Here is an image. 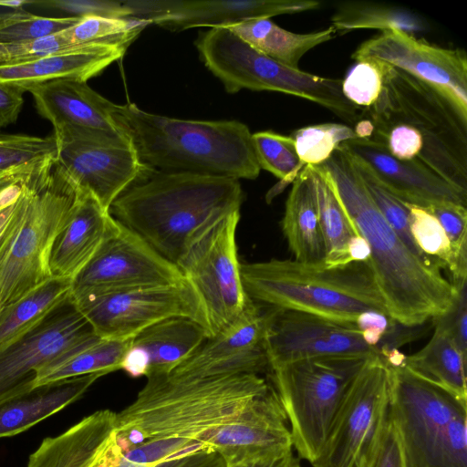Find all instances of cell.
Instances as JSON below:
<instances>
[{"mask_svg": "<svg viewBox=\"0 0 467 467\" xmlns=\"http://www.w3.org/2000/svg\"><path fill=\"white\" fill-rule=\"evenodd\" d=\"M325 173L358 234L368 244V260L389 316L415 327L447 315L457 290L441 273L413 254L385 220L348 153L339 146L324 163Z\"/></svg>", "mask_w": 467, "mask_h": 467, "instance_id": "1", "label": "cell"}, {"mask_svg": "<svg viewBox=\"0 0 467 467\" xmlns=\"http://www.w3.org/2000/svg\"><path fill=\"white\" fill-rule=\"evenodd\" d=\"M135 400L116 414L117 441L129 451L154 439L200 442L241 417L270 389L256 374L209 378L150 376Z\"/></svg>", "mask_w": 467, "mask_h": 467, "instance_id": "2", "label": "cell"}, {"mask_svg": "<svg viewBox=\"0 0 467 467\" xmlns=\"http://www.w3.org/2000/svg\"><path fill=\"white\" fill-rule=\"evenodd\" d=\"M239 180L148 169L109 213L177 265L192 244L227 215L240 212Z\"/></svg>", "mask_w": 467, "mask_h": 467, "instance_id": "3", "label": "cell"}, {"mask_svg": "<svg viewBox=\"0 0 467 467\" xmlns=\"http://www.w3.org/2000/svg\"><path fill=\"white\" fill-rule=\"evenodd\" d=\"M113 119L140 162L163 172L254 180L260 173L252 133L237 120H189L115 104Z\"/></svg>", "mask_w": 467, "mask_h": 467, "instance_id": "4", "label": "cell"}, {"mask_svg": "<svg viewBox=\"0 0 467 467\" xmlns=\"http://www.w3.org/2000/svg\"><path fill=\"white\" fill-rule=\"evenodd\" d=\"M247 296L254 302L346 323L359 314L389 316L367 262L328 267L324 263L271 259L241 264Z\"/></svg>", "mask_w": 467, "mask_h": 467, "instance_id": "5", "label": "cell"}, {"mask_svg": "<svg viewBox=\"0 0 467 467\" xmlns=\"http://www.w3.org/2000/svg\"><path fill=\"white\" fill-rule=\"evenodd\" d=\"M389 370V418L406 467H467V401L404 362Z\"/></svg>", "mask_w": 467, "mask_h": 467, "instance_id": "6", "label": "cell"}, {"mask_svg": "<svg viewBox=\"0 0 467 467\" xmlns=\"http://www.w3.org/2000/svg\"><path fill=\"white\" fill-rule=\"evenodd\" d=\"M375 61L382 74V89L372 106L362 109L361 117L412 127L424 141L422 163L467 192V119L431 85Z\"/></svg>", "mask_w": 467, "mask_h": 467, "instance_id": "7", "label": "cell"}, {"mask_svg": "<svg viewBox=\"0 0 467 467\" xmlns=\"http://www.w3.org/2000/svg\"><path fill=\"white\" fill-rule=\"evenodd\" d=\"M195 47L228 93L243 88L278 91L317 103L349 124L360 119L362 109L346 99L341 79L288 67L256 51L226 27L200 33Z\"/></svg>", "mask_w": 467, "mask_h": 467, "instance_id": "8", "label": "cell"}, {"mask_svg": "<svg viewBox=\"0 0 467 467\" xmlns=\"http://www.w3.org/2000/svg\"><path fill=\"white\" fill-rule=\"evenodd\" d=\"M370 357L322 356L268 371L301 459L312 462L317 457L348 390Z\"/></svg>", "mask_w": 467, "mask_h": 467, "instance_id": "9", "label": "cell"}, {"mask_svg": "<svg viewBox=\"0 0 467 467\" xmlns=\"http://www.w3.org/2000/svg\"><path fill=\"white\" fill-rule=\"evenodd\" d=\"M78 188L57 161L33 195L20 229L0 264V311L52 278L50 253L65 226Z\"/></svg>", "mask_w": 467, "mask_h": 467, "instance_id": "10", "label": "cell"}, {"mask_svg": "<svg viewBox=\"0 0 467 467\" xmlns=\"http://www.w3.org/2000/svg\"><path fill=\"white\" fill-rule=\"evenodd\" d=\"M389 415V370L370 357L348 390L312 467H368Z\"/></svg>", "mask_w": 467, "mask_h": 467, "instance_id": "11", "label": "cell"}, {"mask_svg": "<svg viewBox=\"0 0 467 467\" xmlns=\"http://www.w3.org/2000/svg\"><path fill=\"white\" fill-rule=\"evenodd\" d=\"M75 308L102 338L130 339L161 320L183 317L210 334L202 300L185 280L180 284L111 293H70Z\"/></svg>", "mask_w": 467, "mask_h": 467, "instance_id": "12", "label": "cell"}, {"mask_svg": "<svg viewBox=\"0 0 467 467\" xmlns=\"http://www.w3.org/2000/svg\"><path fill=\"white\" fill-rule=\"evenodd\" d=\"M239 219L240 212L222 219L195 242L177 264L202 300L211 337L232 323L249 300L238 260Z\"/></svg>", "mask_w": 467, "mask_h": 467, "instance_id": "13", "label": "cell"}, {"mask_svg": "<svg viewBox=\"0 0 467 467\" xmlns=\"http://www.w3.org/2000/svg\"><path fill=\"white\" fill-rule=\"evenodd\" d=\"M179 267L112 218L99 248L73 278L70 293H111L184 282Z\"/></svg>", "mask_w": 467, "mask_h": 467, "instance_id": "14", "label": "cell"}, {"mask_svg": "<svg viewBox=\"0 0 467 467\" xmlns=\"http://www.w3.org/2000/svg\"><path fill=\"white\" fill-rule=\"evenodd\" d=\"M96 336L68 298L0 349V403L33 389L39 369Z\"/></svg>", "mask_w": 467, "mask_h": 467, "instance_id": "15", "label": "cell"}, {"mask_svg": "<svg viewBox=\"0 0 467 467\" xmlns=\"http://www.w3.org/2000/svg\"><path fill=\"white\" fill-rule=\"evenodd\" d=\"M264 346L268 371L322 356H383L368 346L355 323L339 322L295 310L266 307Z\"/></svg>", "mask_w": 467, "mask_h": 467, "instance_id": "16", "label": "cell"}, {"mask_svg": "<svg viewBox=\"0 0 467 467\" xmlns=\"http://www.w3.org/2000/svg\"><path fill=\"white\" fill-rule=\"evenodd\" d=\"M351 57L356 61H381L422 80L467 119V58L463 50L444 48L394 29L363 42Z\"/></svg>", "mask_w": 467, "mask_h": 467, "instance_id": "17", "label": "cell"}, {"mask_svg": "<svg viewBox=\"0 0 467 467\" xmlns=\"http://www.w3.org/2000/svg\"><path fill=\"white\" fill-rule=\"evenodd\" d=\"M57 145V163L74 185L109 211L149 169L140 162L126 135L83 136Z\"/></svg>", "mask_w": 467, "mask_h": 467, "instance_id": "18", "label": "cell"}, {"mask_svg": "<svg viewBox=\"0 0 467 467\" xmlns=\"http://www.w3.org/2000/svg\"><path fill=\"white\" fill-rule=\"evenodd\" d=\"M266 308L249 300L228 326L207 338L170 374L180 378H209L268 371L264 346Z\"/></svg>", "mask_w": 467, "mask_h": 467, "instance_id": "19", "label": "cell"}, {"mask_svg": "<svg viewBox=\"0 0 467 467\" xmlns=\"http://www.w3.org/2000/svg\"><path fill=\"white\" fill-rule=\"evenodd\" d=\"M133 18L171 31L192 27H227L256 18H270L319 8L313 0H128Z\"/></svg>", "mask_w": 467, "mask_h": 467, "instance_id": "20", "label": "cell"}, {"mask_svg": "<svg viewBox=\"0 0 467 467\" xmlns=\"http://www.w3.org/2000/svg\"><path fill=\"white\" fill-rule=\"evenodd\" d=\"M40 116L53 126L57 144L83 136H125L113 119L115 103L86 81L58 79L31 87Z\"/></svg>", "mask_w": 467, "mask_h": 467, "instance_id": "21", "label": "cell"}, {"mask_svg": "<svg viewBox=\"0 0 467 467\" xmlns=\"http://www.w3.org/2000/svg\"><path fill=\"white\" fill-rule=\"evenodd\" d=\"M203 444L220 453L226 464L293 451L287 418L272 385L241 417L219 427Z\"/></svg>", "mask_w": 467, "mask_h": 467, "instance_id": "22", "label": "cell"}, {"mask_svg": "<svg viewBox=\"0 0 467 467\" xmlns=\"http://www.w3.org/2000/svg\"><path fill=\"white\" fill-rule=\"evenodd\" d=\"M339 147L365 162L389 192L407 203L421 208L442 202L467 205V192L419 161L395 158L379 143L355 138Z\"/></svg>", "mask_w": 467, "mask_h": 467, "instance_id": "23", "label": "cell"}, {"mask_svg": "<svg viewBox=\"0 0 467 467\" xmlns=\"http://www.w3.org/2000/svg\"><path fill=\"white\" fill-rule=\"evenodd\" d=\"M116 414L97 410L59 435L44 439L26 467H119L124 451L117 442Z\"/></svg>", "mask_w": 467, "mask_h": 467, "instance_id": "24", "label": "cell"}, {"mask_svg": "<svg viewBox=\"0 0 467 467\" xmlns=\"http://www.w3.org/2000/svg\"><path fill=\"white\" fill-rule=\"evenodd\" d=\"M209 337L207 329L192 319L161 320L130 339L119 369L132 378L170 374Z\"/></svg>", "mask_w": 467, "mask_h": 467, "instance_id": "25", "label": "cell"}, {"mask_svg": "<svg viewBox=\"0 0 467 467\" xmlns=\"http://www.w3.org/2000/svg\"><path fill=\"white\" fill-rule=\"evenodd\" d=\"M126 50L104 45L80 46L29 61L0 66V83L25 93L33 86L52 80L87 82L121 58Z\"/></svg>", "mask_w": 467, "mask_h": 467, "instance_id": "26", "label": "cell"}, {"mask_svg": "<svg viewBox=\"0 0 467 467\" xmlns=\"http://www.w3.org/2000/svg\"><path fill=\"white\" fill-rule=\"evenodd\" d=\"M112 218L90 193L78 189L69 217L51 249L52 277L73 280L99 248Z\"/></svg>", "mask_w": 467, "mask_h": 467, "instance_id": "27", "label": "cell"}, {"mask_svg": "<svg viewBox=\"0 0 467 467\" xmlns=\"http://www.w3.org/2000/svg\"><path fill=\"white\" fill-rule=\"evenodd\" d=\"M101 374H88L37 386L0 403V438L28 430L75 402Z\"/></svg>", "mask_w": 467, "mask_h": 467, "instance_id": "28", "label": "cell"}, {"mask_svg": "<svg viewBox=\"0 0 467 467\" xmlns=\"http://www.w3.org/2000/svg\"><path fill=\"white\" fill-rule=\"evenodd\" d=\"M281 225L295 260L310 264L324 263L326 247L308 165L301 170L293 182Z\"/></svg>", "mask_w": 467, "mask_h": 467, "instance_id": "29", "label": "cell"}, {"mask_svg": "<svg viewBox=\"0 0 467 467\" xmlns=\"http://www.w3.org/2000/svg\"><path fill=\"white\" fill-rule=\"evenodd\" d=\"M430 341L419 351L405 356L404 364L420 377L467 401L466 357L451 330L448 314L433 319Z\"/></svg>", "mask_w": 467, "mask_h": 467, "instance_id": "30", "label": "cell"}, {"mask_svg": "<svg viewBox=\"0 0 467 467\" xmlns=\"http://www.w3.org/2000/svg\"><path fill=\"white\" fill-rule=\"evenodd\" d=\"M243 41L265 56L294 69L310 49L336 36L330 26L324 30L297 34L275 25L270 18L245 20L227 26Z\"/></svg>", "mask_w": 467, "mask_h": 467, "instance_id": "31", "label": "cell"}, {"mask_svg": "<svg viewBox=\"0 0 467 467\" xmlns=\"http://www.w3.org/2000/svg\"><path fill=\"white\" fill-rule=\"evenodd\" d=\"M130 339L96 336L39 369L34 386L88 374L104 376L116 371L119 369Z\"/></svg>", "mask_w": 467, "mask_h": 467, "instance_id": "32", "label": "cell"}, {"mask_svg": "<svg viewBox=\"0 0 467 467\" xmlns=\"http://www.w3.org/2000/svg\"><path fill=\"white\" fill-rule=\"evenodd\" d=\"M72 279L52 277L0 311V349L38 325L69 298Z\"/></svg>", "mask_w": 467, "mask_h": 467, "instance_id": "33", "label": "cell"}, {"mask_svg": "<svg viewBox=\"0 0 467 467\" xmlns=\"http://www.w3.org/2000/svg\"><path fill=\"white\" fill-rule=\"evenodd\" d=\"M308 166L326 247L324 264L328 267L349 264L348 244L358 234L323 171Z\"/></svg>", "mask_w": 467, "mask_h": 467, "instance_id": "34", "label": "cell"}, {"mask_svg": "<svg viewBox=\"0 0 467 467\" xmlns=\"http://www.w3.org/2000/svg\"><path fill=\"white\" fill-rule=\"evenodd\" d=\"M331 26L340 35L357 29L400 30L415 35L428 28L427 21L408 8L365 2L340 3L331 16Z\"/></svg>", "mask_w": 467, "mask_h": 467, "instance_id": "35", "label": "cell"}, {"mask_svg": "<svg viewBox=\"0 0 467 467\" xmlns=\"http://www.w3.org/2000/svg\"><path fill=\"white\" fill-rule=\"evenodd\" d=\"M346 152L349 156L374 203L400 239L417 257L431 265L441 268L440 264L435 259L422 253L416 245L410 232V214L407 203L389 192L376 178L365 162L352 156L348 151Z\"/></svg>", "mask_w": 467, "mask_h": 467, "instance_id": "36", "label": "cell"}, {"mask_svg": "<svg viewBox=\"0 0 467 467\" xmlns=\"http://www.w3.org/2000/svg\"><path fill=\"white\" fill-rule=\"evenodd\" d=\"M149 24L133 17L86 16L62 32L68 43L75 47L104 45L127 49Z\"/></svg>", "mask_w": 467, "mask_h": 467, "instance_id": "37", "label": "cell"}, {"mask_svg": "<svg viewBox=\"0 0 467 467\" xmlns=\"http://www.w3.org/2000/svg\"><path fill=\"white\" fill-rule=\"evenodd\" d=\"M252 140L260 169L271 172L282 183L293 182L305 167L291 136L265 130L253 133Z\"/></svg>", "mask_w": 467, "mask_h": 467, "instance_id": "38", "label": "cell"}, {"mask_svg": "<svg viewBox=\"0 0 467 467\" xmlns=\"http://www.w3.org/2000/svg\"><path fill=\"white\" fill-rule=\"evenodd\" d=\"M296 153L306 165L317 166L327 161L338 146L356 138L353 129L345 124L310 125L294 131Z\"/></svg>", "mask_w": 467, "mask_h": 467, "instance_id": "39", "label": "cell"}, {"mask_svg": "<svg viewBox=\"0 0 467 467\" xmlns=\"http://www.w3.org/2000/svg\"><path fill=\"white\" fill-rule=\"evenodd\" d=\"M81 17H47L23 8L0 13V43L25 42L59 33Z\"/></svg>", "mask_w": 467, "mask_h": 467, "instance_id": "40", "label": "cell"}, {"mask_svg": "<svg viewBox=\"0 0 467 467\" xmlns=\"http://www.w3.org/2000/svg\"><path fill=\"white\" fill-rule=\"evenodd\" d=\"M58 145L55 136L0 133V171L42 161L57 158Z\"/></svg>", "mask_w": 467, "mask_h": 467, "instance_id": "41", "label": "cell"}, {"mask_svg": "<svg viewBox=\"0 0 467 467\" xmlns=\"http://www.w3.org/2000/svg\"><path fill=\"white\" fill-rule=\"evenodd\" d=\"M407 205L410 214V232L416 245L422 253L435 259L441 268L449 270L452 263V253L442 226L424 208L410 203Z\"/></svg>", "mask_w": 467, "mask_h": 467, "instance_id": "42", "label": "cell"}, {"mask_svg": "<svg viewBox=\"0 0 467 467\" xmlns=\"http://www.w3.org/2000/svg\"><path fill=\"white\" fill-rule=\"evenodd\" d=\"M382 89V74L375 60H360L342 80L346 99L360 109L372 106Z\"/></svg>", "mask_w": 467, "mask_h": 467, "instance_id": "43", "label": "cell"}, {"mask_svg": "<svg viewBox=\"0 0 467 467\" xmlns=\"http://www.w3.org/2000/svg\"><path fill=\"white\" fill-rule=\"evenodd\" d=\"M71 47L75 46L68 43L62 31L30 41L0 43V66L29 61Z\"/></svg>", "mask_w": 467, "mask_h": 467, "instance_id": "44", "label": "cell"}, {"mask_svg": "<svg viewBox=\"0 0 467 467\" xmlns=\"http://www.w3.org/2000/svg\"><path fill=\"white\" fill-rule=\"evenodd\" d=\"M33 5L58 9L69 16H99L105 18H128L130 9L120 1L109 0H48L33 1Z\"/></svg>", "mask_w": 467, "mask_h": 467, "instance_id": "45", "label": "cell"}, {"mask_svg": "<svg viewBox=\"0 0 467 467\" xmlns=\"http://www.w3.org/2000/svg\"><path fill=\"white\" fill-rule=\"evenodd\" d=\"M368 467H406L399 434L389 418Z\"/></svg>", "mask_w": 467, "mask_h": 467, "instance_id": "46", "label": "cell"}, {"mask_svg": "<svg viewBox=\"0 0 467 467\" xmlns=\"http://www.w3.org/2000/svg\"><path fill=\"white\" fill-rule=\"evenodd\" d=\"M396 322L386 314L366 311L358 315L355 324L368 346L380 348L383 338Z\"/></svg>", "mask_w": 467, "mask_h": 467, "instance_id": "47", "label": "cell"}, {"mask_svg": "<svg viewBox=\"0 0 467 467\" xmlns=\"http://www.w3.org/2000/svg\"><path fill=\"white\" fill-rule=\"evenodd\" d=\"M146 467H226V462L217 451L201 450L150 463Z\"/></svg>", "mask_w": 467, "mask_h": 467, "instance_id": "48", "label": "cell"}, {"mask_svg": "<svg viewBox=\"0 0 467 467\" xmlns=\"http://www.w3.org/2000/svg\"><path fill=\"white\" fill-rule=\"evenodd\" d=\"M23 94L16 88L0 83V128L16 122L24 104Z\"/></svg>", "mask_w": 467, "mask_h": 467, "instance_id": "49", "label": "cell"}, {"mask_svg": "<svg viewBox=\"0 0 467 467\" xmlns=\"http://www.w3.org/2000/svg\"><path fill=\"white\" fill-rule=\"evenodd\" d=\"M226 467H301L293 451L286 453L246 462L226 464Z\"/></svg>", "mask_w": 467, "mask_h": 467, "instance_id": "50", "label": "cell"}, {"mask_svg": "<svg viewBox=\"0 0 467 467\" xmlns=\"http://www.w3.org/2000/svg\"><path fill=\"white\" fill-rule=\"evenodd\" d=\"M350 262H368L370 256V248L367 241L359 234L355 235L348 247Z\"/></svg>", "mask_w": 467, "mask_h": 467, "instance_id": "51", "label": "cell"}, {"mask_svg": "<svg viewBox=\"0 0 467 467\" xmlns=\"http://www.w3.org/2000/svg\"><path fill=\"white\" fill-rule=\"evenodd\" d=\"M26 5H33V1L28 0H0V6L11 7L15 9L23 8Z\"/></svg>", "mask_w": 467, "mask_h": 467, "instance_id": "52", "label": "cell"}]
</instances>
